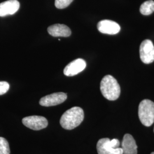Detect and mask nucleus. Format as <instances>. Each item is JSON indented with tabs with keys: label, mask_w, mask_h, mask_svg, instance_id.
I'll use <instances>...</instances> for the list:
<instances>
[{
	"label": "nucleus",
	"mask_w": 154,
	"mask_h": 154,
	"mask_svg": "<svg viewBox=\"0 0 154 154\" xmlns=\"http://www.w3.org/2000/svg\"><path fill=\"white\" fill-rule=\"evenodd\" d=\"M9 83L5 81L0 82V95H3L8 92L9 89Z\"/></svg>",
	"instance_id": "obj_16"
},
{
	"label": "nucleus",
	"mask_w": 154,
	"mask_h": 154,
	"mask_svg": "<svg viewBox=\"0 0 154 154\" xmlns=\"http://www.w3.org/2000/svg\"><path fill=\"white\" fill-rule=\"evenodd\" d=\"M24 126L35 131H38L45 128L48 125V120L41 116H29L22 119Z\"/></svg>",
	"instance_id": "obj_5"
},
{
	"label": "nucleus",
	"mask_w": 154,
	"mask_h": 154,
	"mask_svg": "<svg viewBox=\"0 0 154 154\" xmlns=\"http://www.w3.org/2000/svg\"><path fill=\"white\" fill-rule=\"evenodd\" d=\"M72 1L73 0H55V7L60 9H64L70 5Z\"/></svg>",
	"instance_id": "obj_15"
},
{
	"label": "nucleus",
	"mask_w": 154,
	"mask_h": 154,
	"mask_svg": "<svg viewBox=\"0 0 154 154\" xmlns=\"http://www.w3.org/2000/svg\"><path fill=\"white\" fill-rule=\"evenodd\" d=\"M120 142L117 139L110 140L109 138L99 139L97 144L98 154H123L122 148L119 147Z\"/></svg>",
	"instance_id": "obj_4"
},
{
	"label": "nucleus",
	"mask_w": 154,
	"mask_h": 154,
	"mask_svg": "<svg viewBox=\"0 0 154 154\" xmlns=\"http://www.w3.org/2000/svg\"><path fill=\"white\" fill-rule=\"evenodd\" d=\"M139 118L146 127L151 126L154 122V103L149 99H144L139 105Z\"/></svg>",
	"instance_id": "obj_3"
},
{
	"label": "nucleus",
	"mask_w": 154,
	"mask_h": 154,
	"mask_svg": "<svg viewBox=\"0 0 154 154\" xmlns=\"http://www.w3.org/2000/svg\"><path fill=\"white\" fill-rule=\"evenodd\" d=\"M123 154H137V146L131 135L125 134L122 143Z\"/></svg>",
	"instance_id": "obj_11"
},
{
	"label": "nucleus",
	"mask_w": 154,
	"mask_h": 154,
	"mask_svg": "<svg viewBox=\"0 0 154 154\" xmlns=\"http://www.w3.org/2000/svg\"><path fill=\"white\" fill-rule=\"evenodd\" d=\"M97 28L100 33L110 35L116 34L119 33L121 30V27L118 23L109 20L99 21L97 25Z\"/></svg>",
	"instance_id": "obj_9"
},
{
	"label": "nucleus",
	"mask_w": 154,
	"mask_h": 154,
	"mask_svg": "<svg viewBox=\"0 0 154 154\" xmlns=\"http://www.w3.org/2000/svg\"><path fill=\"white\" fill-rule=\"evenodd\" d=\"M0 154H10L8 142L2 137H0Z\"/></svg>",
	"instance_id": "obj_14"
},
{
	"label": "nucleus",
	"mask_w": 154,
	"mask_h": 154,
	"mask_svg": "<svg viewBox=\"0 0 154 154\" xmlns=\"http://www.w3.org/2000/svg\"><path fill=\"white\" fill-rule=\"evenodd\" d=\"M20 6L17 0H8L0 4V17L13 15L18 11Z\"/></svg>",
	"instance_id": "obj_10"
},
{
	"label": "nucleus",
	"mask_w": 154,
	"mask_h": 154,
	"mask_svg": "<svg viewBox=\"0 0 154 154\" xmlns=\"http://www.w3.org/2000/svg\"><path fill=\"white\" fill-rule=\"evenodd\" d=\"M151 154H154V152H151Z\"/></svg>",
	"instance_id": "obj_17"
},
{
	"label": "nucleus",
	"mask_w": 154,
	"mask_h": 154,
	"mask_svg": "<svg viewBox=\"0 0 154 154\" xmlns=\"http://www.w3.org/2000/svg\"></svg>",
	"instance_id": "obj_18"
},
{
	"label": "nucleus",
	"mask_w": 154,
	"mask_h": 154,
	"mask_svg": "<svg viewBox=\"0 0 154 154\" xmlns=\"http://www.w3.org/2000/svg\"><path fill=\"white\" fill-rule=\"evenodd\" d=\"M84 119V112L79 107H73L67 110L60 119L61 126L64 129L72 130L81 124Z\"/></svg>",
	"instance_id": "obj_1"
},
{
	"label": "nucleus",
	"mask_w": 154,
	"mask_h": 154,
	"mask_svg": "<svg viewBox=\"0 0 154 154\" xmlns=\"http://www.w3.org/2000/svg\"><path fill=\"white\" fill-rule=\"evenodd\" d=\"M67 97V94L64 93L51 94L42 97L39 100V104L45 107L54 106L64 102Z\"/></svg>",
	"instance_id": "obj_7"
},
{
	"label": "nucleus",
	"mask_w": 154,
	"mask_h": 154,
	"mask_svg": "<svg viewBox=\"0 0 154 154\" xmlns=\"http://www.w3.org/2000/svg\"><path fill=\"white\" fill-rule=\"evenodd\" d=\"M100 88L103 96L109 100H116L121 94V88L116 78L107 75L101 81Z\"/></svg>",
	"instance_id": "obj_2"
},
{
	"label": "nucleus",
	"mask_w": 154,
	"mask_h": 154,
	"mask_svg": "<svg viewBox=\"0 0 154 154\" xmlns=\"http://www.w3.org/2000/svg\"><path fill=\"white\" fill-rule=\"evenodd\" d=\"M48 32L53 37H69L72 32L67 26L63 24H54L48 28Z\"/></svg>",
	"instance_id": "obj_12"
},
{
	"label": "nucleus",
	"mask_w": 154,
	"mask_h": 154,
	"mask_svg": "<svg viewBox=\"0 0 154 154\" xmlns=\"http://www.w3.org/2000/svg\"><path fill=\"white\" fill-rule=\"evenodd\" d=\"M140 11L144 16L151 14L154 11V1L149 0L143 2L140 7Z\"/></svg>",
	"instance_id": "obj_13"
},
{
	"label": "nucleus",
	"mask_w": 154,
	"mask_h": 154,
	"mask_svg": "<svg viewBox=\"0 0 154 154\" xmlns=\"http://www.w3.org/2000/svg\"><path fill=\"white\" fill-rule=\"evenodd\" d=\"M86 67V63L81 58L75 60L69 63L63 70L64 74L67 77L75 75L82 72Z\"/></svg>",
	"instance_id": "obj_8"
},
{
	"label": "nucleus",
	"mask_w": 154,
	"mask_h": 154,
	"mask_svg": "<svg viewBox=\"0 0 154 154\" xmlns=\"http://www.w3.org/2000/svg\"><path fill=\"white\" fill-rule=\"evenodd\" d=\"M140 58L144 63L149 64L154 61V46L149 39L143 41L140 46Z\"/></svg>",
	"instance_id": "obj_6"
}]
</instances>
